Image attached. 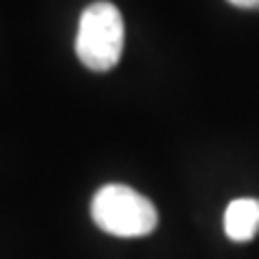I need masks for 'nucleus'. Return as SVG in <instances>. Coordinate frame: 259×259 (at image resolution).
<instances>
[{
	"mask_svg": "<svg viewBox=\"0 0 259 259\" xmlns=\"http://www.w3.org/2000/svg\"><path fill=\"white\" fill-rule=\"evenodd\" d=\"M91 218L102 231L117 238L149 236L158 225L151 201L123 184H106L93 194Z\"/></svg>",
	"mask_w": 259,
	"mask_h": 259,
	"instance_id": "obj_1",
	"label": "nucleus"
},
{
	"mask_svg": "<svg viewBox=\"0 0 259 259\" xmlns=\"http://www.w3.org/2000/svg\"><path fill=\"white\" fill-rule=\"evenodd\" d=\"M125 26L121 11L112 3H93L80 15L76 54L84 67L108 71L121 59Z\"/></svg>",
	"mask_w": 259,
	"mask_h": 259,
	"instance_id": "obj_2",
	"label": "nucleus"
},
{
	"mask_svg": "<svg viewBox=\"0 0 259 259\" xmlns=\"http://www.w3.org/2000/svg\"><path fill=\"white\" fill-rule=\"evenodd\" d=\"M259 231V199H236L225 212V233L233 242H248Z\"/></svg>",
	"mask_w": 259,
	"mask_h": 259,
	"instance_id": "obj_3",
	"label": "nucleus"
},
{
	"mask_svg": "<svg viewBox=\"0 0 259 259\" xmlns=\"http://www.w3.org/2000/svg\"><path fill=\"white\" fill-rule=\"evenodd\" d=\"M233 7H240V9H259V0H227Z\"/></svg>",
	"mask_w": 259,
	"mask_h": 259,
	"instance_id": "obj_4",
	"label": "nucleus"
}]
</instances>
